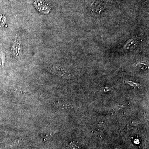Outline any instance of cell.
Instances as JSON below:
<instances>
[{
    "instance_id": "3",
    "label": "cell",
    "mask_w": 149,
    "mask_h": 149,
    "mask_svg": "<svg viewBox=\"0 0 149 149\" xmlns=\"http://www.w3.org/2000/svg\"><path fill=\"white\" fill-rule=\"evenodd\" d=\"M68 148V149H82L78 144L75 142H72L70 143Z\"/></svg>"
},
{
    "instance_id": "2",
    "label": "cell",
    "mask_w": 149,
    "mask_h": 149,
    "mask_svg": "<svg viewBox=\"0 0 149 149\" xmlns=\"http://www.w3.org/2000/svg\"><path fill=\"white\" fill-rule=\"evenodd\" d=\"M52 70L53 72H54L55 74L60 75L64 78H68V77H70L71 76V74H70L68 71L58 67H54Z\"/></svg>"
},
{
    "instance_id": "1",
    "label": "cell",
    "mask_w": 149,
    "mask_h": 149,
    "mask_svg": "<svg viewBox=\"0 0 149 149\" xmlns=\"http://www.w3.org/2000/svg\"><path fill=\"white\" fill-rule=\"evenodd\" d=\"M88 7L96 15L100 14L105 6V0H86Z\"/></svg>"
},
{
    "instance_id": "4",
    "label": "cell",
    "mask_w": 149,
    "mask_h": 149,
    "mask_svg": "<svg viewBox=\"0 0 149 149\" xmlns=\"http://www.w3.org/2000/svg\"><path fill=\"white\" fill-rule=\"evenodd\" d=\"M126 83L133 87H140V84L139 83H133L132 81H127Z\"/></svg>"
}]
</instances>
